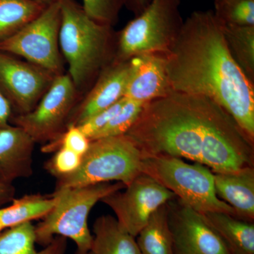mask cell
Listing matches in <instances>:
<instances>
[{
  "label": "cell",
  "instance_id": "6da1fadb",
  "mask_svg": "<svg viewBox=\"0 0 254 254\" xmlns=\"http://www.w3.org/2000/svg\"><path fill=\"white\" fill-rule=\"evenodd\" d=\"M144 156L186 158L213 173L254 167V141L214 100L173 91L145 103L126 133Z\"/></svg>",
  "mask_w": 254,
  "mask_h": 254
},
{
  "label": "cell",
  "instance_id": "7a4b0ae2",
  "mask_svg": "<svg viewBox=\"0 0 254 254\" xmlns=\"http://www.w3.org/2000/svg\"><path fill=\"white\" fill-rule=\"evenodd\" d=\"M167 71L173 91L214 100L254 141V83L232 57L213 11H193L184 21Z\"/></svg>",
  "mask_w": 254,
  "mask_h": 254
},
{
  "label": "cell",
  "instance_id": "3957f363",
  "mask_svg": "<svg viewBox=\"0 0 254 254\" xmlns=\"http://www.w3.org/2000/svg\"><path fill=\"white\" fill-rule=\"evenodd\" d=\"M60 48L78 92L93 86L115 59L117 34L113 26L88 16L75 0H60Z\"/></svg>",
  "mask_w": 254,
  "mask_h": 254
},
{
  "label": "cell",
  "instance_id": "277c9868",
  "mask_svg": "<svg viewBox=\"0 0 254 254\" xmlns=\"http://www.w3.org/2000/svg\"><path fill=\"white\" fill-rule=\"evenodd\" d=\"M125 187L122 182H107L54 190V208L35 226L37 245L45 247L55 237H64L76 244L75 254H88L93 241L88 227L92 209L107 195Z\"/></svg>",
  "mask_w": 254,
  "mask_h": 254
},
{
  "label": "cell",
  "instance_id": "5b68a950",
  "mask_svg": "<svg viewBox=\"0 0 254 254\" xmlns=\"http://www.w3.org/2000/svg\"><path fill=\"white\" fill-rule=\"evenodd\" d=\"M143 158L141 149L127 134L92 140L79 168L56 178L55 190L110 182L128 186L141 175Z\"/></svg>",
  "mask_w": 254,
  "mask_h": 254
},
{
  "label": "cell",
  "instance_id": "8992f818",
  "mask_svg": "<svg viewBox=\"0 0 254 254\" xmlns=\"http://www.w3.org/2000/svg\"><path fill=\"white\" fill-rule=\"evenodd\" d=\"M141 172L198 213L221 212L237 218L235 210L218 198L213 172L202 164H190L170 155H148L142 161Z\"/></svg>",
  "mask_w": 254,
  "mask_h": 254
},
{
  "label": "cell",
  "instance_id": "52a82bcc",
  "mask_svg": "<svg viewBox=\"0 0 254 254\" xmlns=\"http://www.w3.org/2000/svg\"><path fill=\"white\" fill-rule=\"evenodd\" d=\"M180 6V0H150L117 34L115 59L123 61L144 53L168 55L185 21Z\"/></svg>",
  "mask_w": 254,
  "mask_h": 254
},
{
  "label": "cell",
  "instance_id": "ba28073f",
  "mask_svg": "<svg viewBox=\"0 0 254 254\" xmlns=\"http://www.w3.org/2000/svg\"><path fill=\"white\" fill-rule=\"evenodd\" d=\"M60 1L52 3L31 22L0 42V51L24 58L55 76L64 73L60 53Z\"/></svg>",
  "mask_w": 254,
  "mask_h": 254
},
{
  "label": "cell",
  "instance_id": "9c48e42d",
  "mask_svg": "<svg viewBox=\"0 0 254 254\" xmlns=\"http://www.w3.org/2000/svg\"><path fill=\"white\" fill-rule=\"evenodd\" d=\"M78 93L68 73L57 76L34 109L11 119L35 143L55 141L67 128L68 121L77 106Z\"/></svg>",
  "mask_w": 254,
  "mask_h": 254
},
{
  "label": "cell",
  "instance_id": "30bf717a",
  "mask_svg": "<svg viewBox=\"0 0 254 254\" xmlns=\"http://www.w3.org/2000/svg\"><path fill=\"white\" fill-rule=\"evenodd\" d=\"M176 195L142 173L124 190L101 200L116 215V219L132 236L136 237L152 214Z\"/></svg>",
  "mask_w": 254,
  "mask_h": 254
},
{
  "label": "cell",
  "instance_id": "8fae6325",
  "mask_svg": "<svg viewBox=\"0 0 254 254\" xmlns=\"http://www.w3.org/2000/svg\"><path fill=\"white\" fill-rule=\"evenodd\" d=\"M56 76L33 64L0 51V92L15 112L13 116L34 109Z\"/></svg>",
  "mask_w": 254,
  "mask_h": 254
},
{
  "label": "cell",
  "instance_id": "7c38bea8",
  "mask_svg": "<svg viewBox=\"0 0 254 254\" xmlns=\"http://www.w3.org/2000/svg\"><path fill=\"white\" fill-rule=\"evenodd\" d=\"M168 206L174 254H231L201 214L177 197Z\"/></svg>",
  "mask_w": 254,
  "mask_h": 254
},
{
  "label": "cell",
  "instance_id": "4fadbf2b",
  "mask_svg": "<svg viewBox=\"0 0 254 254\" xmlns=\"http://www.w3.org/2000/svg\"><path fill=\"white\" fill-rule=\"evenodd\" d=\"M131 70V59L123 61L114 59L100 73L85 98L78 103L68 127L80 126L93 115L123 98Z\"/></svg>",
  "mask_w": 254,
  "mask_h": 254
},
{
  "label": "cell",
  "instance_id": "5bb4252c",
  "mask_svg": "<svg viewBox=\"0 0 254 254\" xmlns=\"http://www.w3.org/2000/svg\"><path fill=\"white\" fill-rule=\"evenodd\" d=\"M131 70L125 96L148 103L173 91L167 71V55L144 53L131 58Z\"/></svg>",
  "mask_w": 254,
  "mask_h": 254
},
{
  "label": "cell",
  "instance_id": "9a60e30c",
  "mask_svg": "<svg viewBox=\"0 0 254 254\" xmlns=\"http://www.w3.org/2000/svg\"><path fill=\"white\" fill-rule=\"evenodd\" d=\"M35 144L26 132L15 125L0 131V181L13 184L33 175Z\"/></svg>",
  "mask_w": 254,
  "mask_h": 254
},
{
  "label": "cell",
  "instance_id": "2e32d148",
  "mask_svg": "<svg viewBox=\"0 0 254 254\" xmlns=\"http://www.w3.org/2000/svg\"><path fill=\"white\" fill-rule=\"evenodd\" d=\"M216 194L235 210L237 218L254 220V167L231 173H213Z\"/></svg>",
  "mask_w": 254,
  "mask_h": 254
},
{
  "label": "cell",
  "instance_id": "e0dca14e",
  "mask_svg": "<svg viewBox=\"0 0 254 254\" xmlns=\"http://www.w3.org/2000/svg\"><path fill=\"white\" fill-rule=\"evenodd\" d=\"M231 254H254V222L221 212L201 214Z\"/></svg>",
  "mask_w": 254,
  "mask_h": 254
},
{
  "label": "cell",
  "instance_id": "ac0fdd59",
  "mask_svg": "<svg viewBox=\"0 0 254 254\" xmlns=\"http://www.w3.org/2000/svg\"><path fill=\"white\" fill-rule=\"evenodd\" d=\"M93 241L88 254H141L132 236L110 215H101L93 227Z\"/></svg>",
  "mask_w": 254,
  "mask_h": 254
},
{
  "label": "cell",
  "instance_id": "d6986e66",
  "mask_svg": "<svg viewBox=\"0 0 254 254\" xmlns=\"http://www.w3.org/2000/svg\"><path fill=\"white\" fill-rule=\"evenodd\" d=\"M36 245L35 226L32 222L6 229L0 233V254H65L67 239L55 237L41 251L36 250Z\"/></svg>",
  "mask_w": 254,
  "mask_h": 254
},
{
  "label": "cell",
  "instance_id": "ffe728a7",
  "mask_svg": "<svg viewBox=\"0 0 254 254\" xmlns=\"http://www.w3.org/2000/svg\"><path fill=\"white\" fill-rule=\"evenodd\" d=\"M56 197L41 193L14 198L11 204L0 208V221L4 230L26 222L43 219L54 208Z\"/></svg>",
  "mask_w": 254,
  "mask_h": 254
},
{
  "label": "cell",
  "instance_id": "44dd1931",
  "mask_svg": "<svg viewBox=\"0 0 254 254\" xmlns=\"http://www.w3.org/2000/svg\"><path fill=\"white\" fill-rule=\"evenodd\" d=\"M136 238L141 254H174L168 203L152 214Z\"/></svg>",
  "mask_w": 254,
  "mask_h": 254
},
{
  "label": "cell",
  "instance_id": "7402d4cb",
  "mask_svg": "<svg viewBox=\"0 0 254 254\" xmlns=\"http://www.w3.org/2000/svg\"><path fill=\"white\" fill-rule=\"evenodd\" d=\"M47 6L32 0H0V42L31 22Z\"/></svg>",
  "mask_w": 254,
  "mask_h": 254
},
{
  "label": "cell",
  "instance_id": "603a6c76",
  "mask_svg": "<svg viewBox=\"0 0 254 254\" xmlns=\"http://www.w3.org/2000/svg\"><path fill=\"white\" fill-rule=\"evenodd\" d=\"M222 26L232 57L246 76L254 83V26Z\"/></svg>",
  "mask_w": 254,
  "mask_h": 254
},
{
  "label": "cell",
  "instance_id": "cb8c5ba5",
  "mask_svg": "<svg viewBox=\"0 0 254 254\" xmlns=\"http://www.w3.org/2000/svg\"><path fill=\"white\" fill-rule=\"evenodd\" d=\"M215 17L222 25L254 26V0H215Z\"/></svg>",
  "mask_w": 254,
  "mask_h": 254
},
{
  "label": "cell",
  "instance_id": "d4e9b609",
  "mask_svg": "<svg viewBox=\"0 0 254 254\" xmlns=\"http://www.w3.org/2000/svg\"><path fill=\"white\" fill-rule=\"evenodd\" d=\"M126 98V97H125ZM145 103L126 98L120 112L91 140L126 134L141 114Z\"/></svg>",
  "mask_w": 254,
  "mask_h": 254
},
{
  "label": "cell",
  "instance_id": "484cf974",
  "mask_svg": "<svg viewBox=\"0 0 254 254\" xmlns=\"http://www.w3.org/2000/svg\"><path fill=\"white\" fill-rule=\"evenodd\" d=\"M124 6L125 0H83L82 7L96 22L113 26L118 22Z\"/></svg>",
  "mask_w": 254,
  "mask_h": 254
},
{
  "label": "cell",
  "instance_id": "4316f807",
  "mask_svg": "<svg viewBox=\"0 0 254 254\" xmlns=\"http://www.w3.org/2000/svg\"><path fill=\"white\" fill-rule=\"evenodd\" d=\"M91 140L80 129L79 127L71 125L55 141L45 144L44 153L55 152L60 148H66L83 156L89 147Z\"/></svg>",
  "mask_w": 254,
  "mask_h": 254
},
{
  "label": "cell",
  "instance_id": "83f0119b",
  "mask_svg": "<svg viewBox=\"0 0 254 254\" xmlns=\"http://www.w3.org/2000/svg\"><path fill=\"white\" fill-rule=\"evenodd\" d=\"M81 155L66 148H60L55 151L53 158L47 162L45 168L52 176L58 178L76 171L81 165Z\"/></svg>",
  "mask_w": 254,
  "mask_h": 254
},
{
  "label": "cell",
  "instance_id": "f1b7e54d",
  "mask_svg": "<svg viewBox=\"0 0 254 254\" xmlns=\"http://www.w3.org/2000/svg\"><path fill=\"white\" fill-rule=\"evenodd\" d=\"M126 98L123 97L118 102L110 106L106 109L102 110L82 123L79 127L80 129L90 140L95 136L96 133L104 128L110 120H112L122 109L125 104Z\"/></svg>",
  "mask_w": 254,
  "mask_h": 254
},
{
  "label": "cell",
  "instance_id": "f546056e",
  "mask_svg": "<svg viewBox=\"0 0 254 254\" xmlns=\"http://www.w3.org/2000/svg\"><path fill=\"white\" fill-rule=\"evenodd\" d=\"M12 112L9 102L0 92V131L9 126L13 116Z\"/></svg>",
  "mask_w": 254,
  "mask_h": 254
},
{
  "label": "cell",
  "instance_id": "4dcf8cb0",
  "mask_svg": "<svg viewBox=\"0 0 254 254\" xmlns=\"http://www.w3.org/2000/svg\"><path fill=\"white\" fill-rule=\"evenodd\" d=\"M16 190L13 184L0 181V207L11 203L15 198Z\"/></svg>",
  "mask_w": 254,
  "mask_h": 254
},
{
  "label": "cell",
  "instance_id": "1f68e13d",
  "mask_svg": "<svg viewBox=\"0 0 254 254\" xmlns=\"http://www.w3.org/2000/svg\"><path fill=\"white\" fill-rule=\"evenodd\" d=\"M150 1V0H125V6L136 16L141 14L147 7Z\"/></svg>",
  "mask_w": 254,
  "mask_h": 254
},
{
  "label": "cell",
  "instance_id": "d6a6232c",
  "mask_svg": "<svg viewBox=\"0 0 254 254\" xmlns=\"http://www.w3.org/2000/svg\"><path fill=\"white\" fill-rule=\"evenodd\" d=\"M32 1H37V2L41 3V4L48 5L52 4V3L59 1L60 0H32Z\"/></svg>",
  "mask_w": 254,
  "mask_h": 254
},
{
  "label": "cell",
  "instance_id": "836d02e7",
  "mask_svg": "<svg viewBox=\"0 0 254 254\" xmlns=\"http://www.w3.org/2000/svg\"><path fill=\"white\" fill-rule=\"evenodd\" d=\"M3 230H4V227L2 226V224H1V221H0V233H1V232L3 231Z\"/></svg>",
  "mask_w": 254,
  "mask_h": 254
}]
</instances>
